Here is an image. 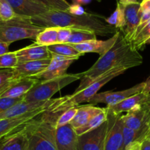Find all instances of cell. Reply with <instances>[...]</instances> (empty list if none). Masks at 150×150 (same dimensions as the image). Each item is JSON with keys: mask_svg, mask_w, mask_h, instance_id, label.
<instances>
[{"mask_svg": "<svg viewBox=\"0 0 150 150\" xmlns=\"http://www.w3.org/2000/svg\"><path fill=\"white\" fill-rule=\"evenodd\" d=\"M83 73L66 74L65 76L51 80L38 81L23 98L26 102H45L51 100V97L67 85L81 79Z\"/></svg>", "mask_w": 150, "mask_h": 150, "instance_id": "6", "label": "cell"}, {"mask_svg": "<svg viewBox=\"0 0 150 150\" xmlns=\"http://www.w3.org/2000/svg\"><path fill=\"white\" fill-rule=\"evenodd\" d=\"M77 59H79L76 57H63L51 54V62L48 67L43 72L32 78L40 81H44L65 76L68 67L73 62Z\"/></svg>", "mask_w": 150, "mask_h": 150, "instance_id": "8", "label": "cell"}, {"mask_svg": "<svg viewBox=\"0 0 150 150\" xmlns=\"http://www.w3.org/2000/svg\"><path fill=\"white\" fill-rule=\"evenodd\" d=\"M143 62V57L139 51L132 47L125 40L120 31L117 41L105 54L100 56L96 62L86 71L83 72L80 84L74 92H78L87 87L100 76L117 67L127 70L139 66Z\"/></svg>", "mask_w": 150, "mask_h": 150, "instance_id": "1", "label": "cell"}, {"mask_svg": "<svg viewBox=\"0 0 150 150\" xmlns=\"http://www.w3.org/2000/svg\"><path fill=\"white\" fill-rule=\"evenodd\" d=\"M121 120L123 125L128 128L140 132L142 133V140L146 134L145 128V110L142 105L134 107L133 109L127 111L125 115H121Z\"/></svg>", "mask_w": 150, "mask_h": 150, "instance_id": "16", "label": "cell"}, {"mask_svg": "<svg viewBox=\"0 0 150 150\" xmlns=\"http://www.w3.org/2000/svg\"><path fill=\"white\" fill-rule=\"evenodd\" d=\"M50 102H51V100L48 101H45V102L35 103L26 102L23 100H22L21 101L16 103V105L12 106L11 108L0 113V120L20 117V116L27 114L30 111H35V110L38 109L40 108L48 105Z\"/></svg>", "mask_w": 150, "mask_h": 150, "instance_id": "19", "label": "cell"}, {"mask_svg": "<svg viewBox=\"0 0 150 150\" xmlns=\"http://www.w3.org/2000/svg\"><path fill=\"white\" fill-rule=\"evenodd\" d=\"M48 105L30 111L20 117L0 120V140L23 130L28 125L45 112Z\"/></svg>", "mask_w": 150, "mask_h": 150, "instance_id": "7", "label": "cell"}, {"mask_svg": "<svg viewBox=\"0 0 150 150\" xmlns=\"http://www.w3.org/2000/svg\"><path fill=\"white\" fill-rule=\"evenodd\" d=\"M43 29L34 24L30 18L17 16L7 21H0V40L11 44L24 39L35 40Z\"/></svg>", "mask_w": 150, "mask_h": 150, "instance_id": "5", "label": "cell"}, {"mask_svg": "<svg viewBox=\"0 0 150 150\" xmlns=\"http://www.w3.org/2000/svg\"><path fill=\"white\" fill-rule=\"evenodd\" d=\"M141 150H150V135H146L142 140Z\"/></svg>", "mask_w": 150, "mask_h": 150, "instance_id": "40", "label": "cell"}, {"mask_svg": "<svg viewBox=\"0 0 150 150\" xmlns=\"http://www.w3.org/2000/svg\"><path fill=\"white\" fill-rule=\"evenodd\" d=\"M105 18L98 14L85 13L74 16L67 11L51 10L40 16L31 18L34 24L42 28H68L70 29L90 31L99 36L114 35L118 29L105 22Z\"/></svg>", "mask_w": 150, "mask_h": 150, "instance_id": "2", "label": "cell"}, {"mask_svg": "<svg viewBox=\"0 0 150 150\" xmlns=\"http://www.w3.org/2000/svg\"><path fill=\"white\" fill-rule=\"evenodd\" d=\"M51 62V58L37 61L18 62L13 70V80L32 78L43 72Z\"/></svg>", "mask_w": 150, "mask_h": 150, "instance_id": "14", "label": "cell"}, {"mask_svg": "<svg viewBox=\"0 0 150 150\" xmlns=\"http://www.w3.org/2000/svg\"><path fill=\"white\" fill-rule=\"evenodd\" d=\"M120 31L118 30L112 37L106 40H91L81 44H70L79 53L84 54L86 53H96L100 57L103 55L114 45L117 41Z\"/></svg>", "mask_w": 150, "mask_h": 150, "instance_id": "15", "label": "cell"}, {"mask_svg": "<svg viewBox=\"0 0 150 150\" xmlns=\"http://www.w3.org/2000/svg\"><path fill=\"white\" fill-rule=\"evenodd\" d=\"M108 120L100 127L79 136V150H105Z\"/></svg>", "mask_w": 150, "mask_h": 150, "instance_id": "10", "label": "cell"}, {"mask_svg": "<svg viewBox=\"0 0 150 150\" xmlns=\"http://www.w3.org/2000/svg\"><path fill=\"white\" fill-rule=\"evenodd\" d=\"M10 44L0 40V55H2V54L9 52V46H10Z\"/></svg>", "mask_w": 150, "mask_h": 150, "instance_id": "41", "label": "cell"}, {"mask_svg": "<svg viewBox=\"0 0 150 150\" xmlns=\"http://www.w3.org/2000/svg\"><path fill=\"white\" fill-rule=\"evenodd\" d=\"M48 51L51 54L61 55L63 57H76L79 59L83 54L79 53L70 44L68 43H57L48 46Z\"/></svg>", "mask_w": 150, "mask_h": 150, "instance_id": "25", "label": "cell"}, {"mask_svg": "<svg viewBox=\"0 0 150 150\" xmlns=\"http://www.w3.org/2000/svg\"><path fill=\"white\" fill-rule=\"evenodd\" d=\"M140 3L128 4L125 8V26L121 31L125 40L128 42L133 38L139 23H140V14H139Z\"/></svg>", "mask_w": 150, "mask_h": 150, "instance_id": "17", "label": "cell"}, {"mask_svg": "<svg viewBox=\"0 0 150 150\" xmlns=\"http://www.w3.org/2000/svg\"><path fill=\"white\" fill-rule=\"evenodd\" d=\"M13 7L17 16L22 17L33 18L40 16L51 9L44 4L33 0H7Z\"/></svg>", "mask_w": 150, "mask_h": 150, "instance_id": "13", "label": "cell"}, {"mask_svg": "<svg viewBox=\"0 0 150 150\" xmlns=\"http://www.w3.org/2000/svg\"><path fill=\"white\" fill-rule=\"evenodd\" d=\"M54 139L57 150H79V136L70 124L56 128Z\"/></svg>", "mask_w": 150, "mask_h": 150, "instance_id": "12", "label": "cell"}, {"mask_svg": "<svg viewBox=\"0 0 150 150\" xmlns=\"http://www.w3.org/2000/svg\"><path fill=\"white\" fill-rule=\"evenodd\" d=\"M67 12L70 14L74 15V16H82L86 13L83 7L79 4H70Z\"/></svg>", "mask_w": 150, "mask_h": 150, "instance_id": "38", "label": "cell"}, {"mask_svg": "<svg viewBox=\"0 0 150 150\" xmlns=\"http://www.w3.org/2000/svg\"><path fill=\"white\" fill-rule=\"evenodd\" d=\"M126 70H127V69L123 67H117L112 69L105 74L100 76L95 81L79 92H74L73 95H65L55 99H51V102L46 111L52 114H58L65 111L67 108L79 106L80 104L88 103L89 100L94 95H96L104 85L106 84L114 78L123 74Z\"/></svg>", "mask_w": 150, "mask_h": 150, "instance_id": "3", "label": "cell"}, {"mask_svg": "<svg viewBox=\"0 0 150 150\" xmlns=\"http://www.w3.org/2000/svg\"><path fill=\"white\" fill-rule=\"evenodd\" d=\"M108 111V125L105 137V150H122L123 127L121 120L122 114H114Z\"/></svg>", "mask_w": 150, "mask_h": 150, "instance_id": "11", "label": "cell"}, {"mask_svg": "<svg viewBox=\"0 0 150 150\" xmlns=\"http://www.w3.org/2000/svg\"><path fill=\"white\" fill-rule=\"evenodd\" d=\"M26 127L0 140V150H26L28 142Z\"/></svg>", "mask_w": 150, "mask_h": 150, "instance_id": "21", "label": "cell"}, {"mask_svg": "<svg viewBox=\"0 0 150 150\" xmlns=\"http://www.w3.org/2000/svg\"><path fill=\"white\" fill-rule=\"evenodd\" d=\"M97 40L96 34L90 31L72 29V33L67 40L68 44H81Z\"/></svg>", "mask_w": 150, "mask_h": 150, "instance_id": "28", "label": "cell"}, {"mask_svg": "<svg viewBox=\"0 0 150 150\" xmlns=\"http://www.w3.org/2000/svg\"><path fill=\"white\" fill-rule=\"evenodd\" d=\"M119 2L124 6H127L128 4H133L138 2V0H119Z\"/></svg>", "mask_w": 150, "mask_h": 150, "instance_id": "44", "label": "cell"}, {"mask_svg": "<svg viewBox=\"0 0 150 150\" xmlns=\"http://www.w3.org/2000/svg\"><path fill=\"white\" fill-rule=\"evenodd\" d=\"M104 108H99L93 105H86L79 106L74 118L70 124L74 129L82 127L88 122L94 116L103 110Z\"/></svg>", "mask_w": 150, "mask_h": 150, "instance_id": "23", "label": "cell"}, {"mask_svg": "<svg viewBox=\"0 0 150 150\" xmlns=\"http://www.w3.org/2000/svg\"><path fill=\"white\" fill-rule=\"evenodd\" d=\"M23 98H0V113L11 108L16 103L21 101Z\"/></svg>", "mask_w": 150, "mask_h": 150, "instance_id": "35", "label": "cell"}, {"mask_svg": "<svg viewBox=\"0 0 150 150\" xmlns=\"http://www.w3.org/2000/svg\"><path fill=\"white\" fill-rule=\"evenodd\" d=\"M145 110V128L146 130V135H150V93L148 95L147 98L143 104H142Z\"/></svg>", "mask_w": 150, "mask_h": 150, "instance_id": "36", "label": "cell"}, {"mask_svg": "<svg viewBox=\"0 0 150 150\" xmlns=\"http://www.w3.org/2000/svg\"><path fill=\"white\" fill-rule=\"evenodd\" d=\"M142 142V133L128 128L126 126L122 127V150H127V147L134 142Z\"/></svg>", "mask_w": 150, "mask_h": 150, "instance_id": "30", "label": "cell"}, {"mask_svg": "<svg viewBox=\"0 0 150 150\" xmlns=\"http://www.w3.org/2000/svg\"><path fill=\"white\" fill-rule=\"evenodd\" d=\"M142 12H149L150 13V0H142L140 3L139 13Z\"/></svg>", "mask_w": 150, "mask_h": 150, "instance_id": "39", "label": "cell"}, {"mask_svg": "<svg viewBox=\"0 0 150 150\" xmlns=\"http://www.w3.org/2000/svg\"><path fill=\"white\" fill-rule=\"evenodd\" d=\"M146 44H150V38H149V40H148L147 41H146Z\"/></svg>", "mask_w": 150, "mask_h": 150, "instance_id": "46", "label": "cell"}, {"mask_svg": "<svg viewBox=\"0 0 150 150\" xmlns=\"http://www.w3.org/2000/svg\"><path fill=\"white\" fill-rule=\"evenodd\" d=\"M144 87V82H142L133 87L125 89V90L117 91V92L108 91V92H100V93L98 92L89 100L88 103L91 105L105 103L107 105V107L112 106L127 99L129 97L142 92Z\"/></svg>", "mask_w": 150, "mask_h": 150, "instance_id": "9", "label": "cell"}, {"mask_svg": "<svg viewBox=\"0 0 150 150\" xmlns=\"http://www.w3.org/2000/svg\"><path fill=\"white\" fill-rule=\"evenodd\" d=\"M18 63L17 54L16 51L7 52L0 55V69L14 68Z\"/></svg>", "mask_w": 150, "mask_h": 150, "instance_id": "33", "label": "cell"}, {"mask_svg": "<svg viewBox=\"0 0 150 150\" xmlns=\"http://www.w3.org/2000/svg\"><path fill=\"white\" fill-rule=\"evenodd\" d=\"M142 92L146 95L150 93V76L146 79V81H144V87Z\"/></svg>", "mask_w": 150, "mask_h": 150, "instance_id": "43", "label": "cell"}, {"mask_svg": "<svg viewBox=\"0 0 150 150\" xmlns=\"http://www.w3.org/2000/svg\"><path fill=\"white\" fill-rule=\"evenodd\" d=\"M79 106L72 107V108H67L65 111H62L56 121V128L70 124V122L74 118L75 115H76V112L79 109Z\"/></svg>", "mask_w": 150, "mask_h": 150, "instance_id": "32", "label": "cell"}, {"mask_svg": "<svg viewBox=\"0 0 150 150\" xmlns=\"http://www.w3.org/2000/svg\"><path fill=\"white\" fill-rule=\"evenodd\" d=\"M141 147H142V142L136 141L132 143L127 147V150H141Z\"/></svg>", "mask_w": 150, "mask_h": 150, "instance_id": "42", "label": "cell"}, {"mask_svg": "<svg viewBox=\"0 0 150 150\" xmlns=\"http://www.w3.org/2000/svg\"><path fill=\"white\" fill-rule=\"evenodd\" d=\"M16 80H13V70L5 68L0 70V95L8 89L12 83Z\"/></svg>", "mask_w": 150, "mask_h": 150, "instance_id": "31", "label": "cell"}, {"mask_svg": "<svg viewBox=\"0 0 150 150\" xmlns=\"http://www.w3.org/2000/svg\"><path fill=\"white\" fill-rule=\"evenodd\" d=\"M17 15L7 0H0V21H7L16 17Z\"/></svg>", "mask_w": 150, "mask_h": 150, "instance_id": "34", "label": "cell"}, {"mask_svg": "<svg viewBox=\"0 0 150 150\" xmlns=\"http://www.w3.org/2000/svg\"><path fill=\"white\" fill-rule=\"evenodd\" d=\"M38 81H39L34 78H26L15 81L11 86L0 95V98H23Z\"/></svg>", "mask_w": 150, "mask_h": 150, "instance_id": "20", "label": "cell"}, {"mask_svg": "<svg viewBox=\"0 0 150 150\" xmlns=\"http://www.w3.org/2000/svg\"><path fill=\"white\" fill-rule=\"evenodd\" d=\"M148 95L141 92L137 95L129 97L127 99L124 100L116 105L106 107V108L108 109V111L114 114H122V113L127 112L133 109L134 107L143 104L147 98Z\"/></svg>", "mask_w": 150, "mask_h": 150, "instance_id": "22", "label": "cell"}, {"mask_svg": "<svg viewBox=\"0 0 150 150\" xmlns=\"http://www.w3.org/2000/svg\"><path fill=\"white\" fill-rule=\"evenodd\" d=\"M35 40V43H36L37 45H45V46H49L54 44H57V28H44L43 30L38 34Z\"/></svg>", "mask_w": 150, "mask_h": 150, "instance_id": "27", "label": "cell"}, {"mask_svg": "<svg viewBox=\"0 0 150 150\" xmlns=\"http://www.w3.org/2000/svg\"><path fill=\"white\" fill-rule=\"evenodd\" d=\"M72 33L68 28H57V43H67Z\"/></svg>", "mask_w": 150, "mask_h": 150, "instance_id": "37", "label": "cell"}, {"mask_svg": "<svg viewBox=\"0 0 150 150\" xmlns=\"http://www.w3.org/2000/svg\"><path fill=\"white\" fill-rule=\"evenodd\" d=\"M150 38V21L146 23L136 35H134L130 43L137 51L142 49L146 45V41Z\"/></svg>", "mask_w": 150, "mask_h": 150, "instance_id": "29", "label": "cell"}, {"mask_svg": "<svg viewBox=\"0 0 150 150\" xmlns=\"http://www.w3.org/2000/svg\"><path fill=\"white\" fill-rule=\"evenodd\" d=\"M108 111L106 108H104L102 111L98 113L95 116H94L92 119H90L89 122L86 124L82 127H79L77 129H75L76 133L78 136H81L82 134L88 133L89 131L95 130L97 127H100L102 124H103L105 122L108 120Z\"/></svg>", "mask_w": 150, "mask_h": 150, "instance_id": "24", "label": "cell"}, {"mask_svg": "<svg viewBox=\"0 0 150 150\" xmlns=\"http://www.w3.org/2000/svg\"><path fill=\"white\" fill-rule=\"evenodd\" d=\"M16 54L18 62L37 61L51 58V53L48 51V46L37 45L36 43L18 50L16 51Z\"/></svg>", "mask_w": 150, "mask_h": 150, "instance_id": "18", "label": "cell"}, {"mask_svg": "<svg viewBox=\"0 0 150 150\" xmlns=\"http://www.w3.org/2000/svg\"><path fill=\"white\" fill-rule=\"evenodd\" d=\"M125 6L122 5L120 2H117V8L111 16L105 18V22L110 26H114L117 29L122 30L125 26Z\"/></svg>", "mask_w": 150, "mask_h": 150, "instance_id": "26", "label": "cell"}, {"mask_svg": "<svg viewBox=\"0 0 150 150\" xmlns=\"http://www.w3.org/2000/svg\"><path fill=\"white\" fill-rule=\"evenodd\" d=\"M33 1H37V2H38V3H40V4H44V5H45V6H47V7H49V6H48V3L46 0H33Z\"/></svg>", "mask_w": 150, "mask_h": 150, "instance_id": "45", "label": "cell"}, {"mask_svg": "<svg viewBox=\"0 0 150 150\" xmlns=\"http://www.w3.org/2000/svg\"><path fill=\"white\" fill-rule=\"evenodd\" d=\"M61 113L52 114L45 111L28 125L26 150H57L54 133L56 121Z\"/></svg>", "mask_w": 150, "mask_h": 150, "instance_id": "4", "label": "cell"}]
</instances>
